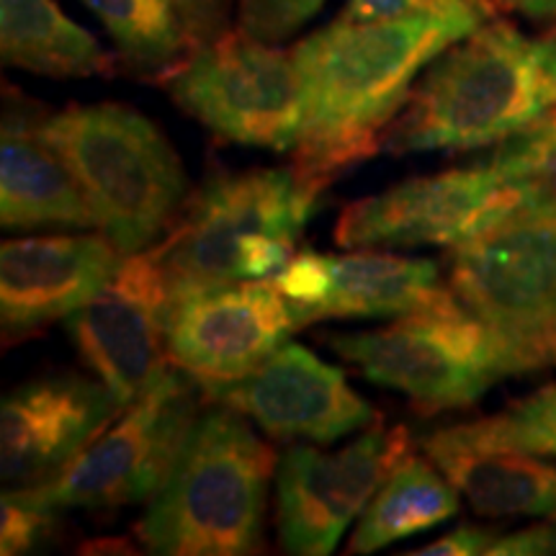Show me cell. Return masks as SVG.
I'll return each instance as SVG.
<instances>
[{
	"label": "cell",
	"mask_w": 556,
	"mask_h": 556,
	"mask_svg": "<svg viewBox=\"0 0 556 556\" xmlns=\"http://www.w3.org/2000/svg\"><path fill=\"white\" fill-rule=\"evenodd\" d=\"M495 16L479 11L417 13L374 24L330 26L291 50L302 90V124L291 152L312 191L381 152L417 78L438 54Z\"/></svg>",
	"instance_id": "cell-1"
},
{
	"label": "cell",
	"mask_w": 556,
	"mask_h": 556,
	"mask_svg": "<svg viewBox=\"0 0 556 556\" xmlns=\"http://www.w3.org/2000/svg\"><path fill=\"white\" fill-rule=\"evenodd\" d=\"M556 109V24L526 37L486 21L426 67L381 152H469L492 148Z\"/></svg>",
	"instance_id": "cell-2"
},
{
	"label": "cell",
	"mask_w": 556,
	"mask_h": 556,
	"mask_svg": "<svg viewBox=\"0 0 556 556\" xmlns=\"http://www.w3.org/2000/svg\"><path fill=\"white\" fill-rule=\"evenodd\" d=\"M276 451L238 409L206 402L137 523L144 552L248 556L266 544V500Z\"/></svg>",
	"instance_id": "cell-3"
},
{
	"label": "cell",
	"mask_w": 556,
	"mask_h": 556,
	"mask_svg": "<svg viewBox=\"0 0 556 556\" xmlns=\"http://www.w3.org/2000/svg\"><path fill=\"white\" fill-rule=\"evenodd\" d=\"M122 255L155 245L184 208V163L155 122L124 103L67 106L39 119Z\"/></svg>",
	"instance_id": "cell-4"
},
{
	"label": "cell",
	"mask_w": 556,
	"mask_h": 556,
	"mask_svg": "<svg viewBox=\"0 0 556 556\" xmlns=\"http://www.w3.org/2000/svg\"><path fill=\"white\" fill-rule=\"evenodd\" d=\"M448 287L520 374L556 366V191L536 186L451 245Z\"/></svg>",
	"instance_id": "cell-5"
},
{
	"label": "cell",
	"mask_w": 556,
	"mask_h": 556,
	"mask_svg": "<svg viewBox=\"0 0 556 556\" xmlns=\"http://www.w3.org/2000/svg\"><path fill=\"white\" fill-rule=\"evenodd\" d=\"M328 345L374 384L397 389L426 413L475 405L520 368L482 319L448 294L392 325L330 332Z\"/></svg>",
	"instance_id": "cell-6"
},
{
	"label": "cell",
	"mask_w": 556,
	"mask_h": 556,
	"mask_svg": "<svg viewBox=\"0 0 556 556\" xmlns=\"http://www.w3.org/2000/svg\"><path fill=\"white\" fill-rule=\"evenodd\" d=\"M317 199L294 165L212 173L155 242L170 302L238 283L240 248L258 235L296 242Z\"/></svg>",
	"instance_id": "cell-7"
},
{
	"label": "cell",
	"mask_w": 556,
	"mask_h": 556,
	"mask_svg": "<svg viewBox=\"0 0 556 556\" xmlns=\"http://www.w3.org/2000/svg\"><path fill=\"white\" fill-rule=\"evenodd\" d=\"M201 407L204 387L170 366L54 482L24 492L58 513L144 503L168 477Z\"/></svg>",
	"instance_id": "cell-8"
},
{
	"label": "cell",
	"mask_w": 556,
	"mask_h": 556,
	"mask_svg": "<svg viewBox=\"0 0 556 556\" xmlns=\"http://www.w3.org/2000/svg\"><path fill=\"white\" fill-rule=\"evenodd\" d=\"M173 103L219 139L294 152L302 90L291 50L227 29L163 80Z\"/></svg>",
	"instance_id": "cell-9"
},
{
	"label": "cell",
	"mask_w": 556,
	"mask_h": 556,
	"mask_svg": "<svg viewBox=\"0 0 556 556\" xmlns=\"http://www.w3.org/2000/svg\"><path fill=\"white\" fill-rule=\"evenodd\" d=\"M413 448L405 426L374 422L340 451L294 443L276 467V526L283 552L325 556L361 518L371 497Z\"/></svg>",
	"instance_id": "cell-10"
},
{
	"label": "cell",
	"mask_w": 556,
	"mask_h": 556,
	"mask_svg": "<svg viewBox=\"0 0 556 556\" xmlns=\"http://www.w3.org/2000/svg\"><path fill=\"white\" fill-rule=\"evenodd\" d=\"M533 189V184L507 180L492 160L409 178L348 204L336 225V242L348 250L451 248L520 204Z\"/></svg>",
	"instance_id": "cell-11"
},
{
	"label": "cell",
	"mask_w": 556,
	"mask_h": 556,
	"mask_svg": "<svg viewBox=\"0 0 556 556\" xmlns=\"http://www.w3.org/2000/svg\"><path fill=\"white\" fill-rule=\"evenodd\" d=\"M170 289L155 245L124 255L99 296L67 317L80 358L122 407L142 397L170 368Z\"/></svg>",
	"instance_id": "cell-12"
},
{
	"label": "cell",
	"mask_w": 556,
	"mask_h": 556,
	"mask_svg": "<svg viewBox=\"0 0 556 556\" xmlns=\"http://www.w3.org/2000/svg\"><path fill=\"white\" fill-rule=\"evenodd\" d=\"M299 328L274 281H238L176 299L168 312V358L201 387L248 377Z\"/></svg>",
	"instance_id": "cell-13"
},
{
	"label": "cell",
	"mask_w": 556,
	"mask_h": 556,
	"mask_svg": "<svg viewBox=\"0 0 556 556\" xmlns=\"http://www.w3.org/2000/svg\"><path fill=\"white\" fill-rule=\"evenodd\" d=\"M204 400L238 409L278 441L332 443L379 417L338 366L299 343H283L248 377L204 387Z\"/></svg>",
	"instance_id": "cell-14"
},
{
	"label": "cell",
	"mask_w": 556,
	"mask_h": 556,
	"mask_svg": "<svg viewBox=\"0 0 556 556\" xmlns=\"http://www.w3.org/2000/svg\"><path fill=\"white\" fill-rule=\"evenodd\" d=\"M103 381L80 374L29 379L0 407V477L5 490L50 484L122 413Z\"/></svg>",
	"instance_id": "cell-15"
},
{
	"label": "cell",
	"mask_w": 556,
	"mask_h": 556,
	"mask_svg": "<svg viewBox=\"0 0 556 556\" xmlns=\"http://www.w3.org/2000/svg\"><path fill=\"white\" fill-rule=\"evenodd\" d=\"M124 255L106 235H54L3 242L0 319L3 336L24 338L70 317L122 266Z\"/></svg>",
	"instance_id": "cell-16"
},
{
	"label": "cell",
	"mask_w": 556,
	"mask_h": 556,
	"mask_svg": "<svg viewBox=\"0 0 556 556\" xmlns=\"http://www.w3.org/2000/svg\"><path fill=\"white\" fill-rule=\"evenodd\" d=\"M420 448L479 516L556 520V464L548 456L492 446L467 422L430 430Z\"/></svg>",
	"instance_id": "cell-17"
},
{
	"label": "cell",
	"mask_w": 556,
	"mask_h": 556,
	"mask_svg": "<svg viewBox=\"0 0 556 556\" xmlns=\"http://www.w3.org/2000/svg\"><path fill=\"white\" fill-rule=\"evenodd\" d=\"M41 114L11 106L0 137V225L5 229L96 227L93 208L39 129Z\"/></svg>",
	"instance_id": "cell-18"
},
{
	"label": "cell",
	"mask_w": 556,
	"mask_h": 556,
	"mask_svg": "<svg viewBox=\"0 0 556 556\" xmlns=\"http://www.w3.org/2000/svg\"><path fill=\"white\" fill-rule=\"evenodd\" d=\"M448 294L438 266L430 261L400 258L392 253L330 255V291L304 317V325L319 319H384L426 309Z\"/></svg>",
	"instance_id": "cell-19"
},
{
	"label": "cell",
	"mask_w": 556,
	"mask_h": 556,
	"mask_svg": "<svg viewBox=\"0 0 556 556\" xmlns=\"http://www.w3.org/2000/svg\"><path fill=\"white\" fill-rule=\"evenodd\" d=\"M0 54L5 65L47 78H93L116 67L54 0H0Z\"/></svg>",
	"instance_id": "cell-20"
},
{
	"label": "cell",
	"mask_w": 556,
	"mask_h": 556,
	"mask_svg": "<svg viewBox=\"0 0 556 556\" xmlns=\"http://www.w3.org/2000/svg\"><path fill=\"white\" fill-rule=\"evenodd\" d=\"M458 513V490L430 458L413 451L389 471L384 484L361 513L348 554H374L394 541L446 523Z\"/></svg>",
	"instance_id": "cell-21"
},
{
	"label": "cell",
	"mask_w": 556,
	"mask_h": 556,
	"mask_svg": "<svg viewBox=\"0 0 556 556\" xmlns=\"http://www.w3.org/2000/svg\"><path fill=\"white\" fill-rule=\"evenodd\" d=\"M106 26L122 65L139 78L163 83L197 52L178 0H83Z\"/></svg>",
	"instance_id": "cell-22"
},
{
	"label": "cell",
	"mask_w": 556,
	"mask_h": 556,
	"mask_svg": "<svg viewBox=\"0 0 556 556\" xmlns=\"http://www.w3.org/2000/svg\"><path fill=\"white\" fill-rule=\"evenodd\" d=\"M467 428L492 446L556 458V384L541 387L503 413L467 422Z\"/></svg>",
	"instance_id": "cell-23"
},
{
	"label": "cell",
	"mask_w": 556,
	"mask_h": 556,
	"mask_svg": "<svg viewBox=\"0 0 556 556\" xmlns=\"http://www.w3.org/2000/svg\"><path fill=\"white\" fill-rule=\"evenodd\" d=\"M490 160L507 180L556 191V109L495 144Z\"/></svg>",
	"instance_id": "cell-24"
},
{
	"label": "cell",
	"mask_w": 556,
	"mask_h": 556,
	"mask_svg": "<svg viewBox=\"0 0 556 556\" xmlns=\"http://www.w3.org/2000/svg\"><path fill=\"white\" fill-rule=\"evenodd\" d=\"M60 513L34 503L24 490H5L0 500V554L18 556L37 552L52 539Z\"/></svg>",
	"instance_id": "cell-25"
},
{
	"label": "cell",
	"mask_w": 556,
	"mask_h": 556,
	"mask_svg": "<svg viewBox=\"0 0 556 556\" xmlns=\"http://www.w3.org/2000/svg\"><path fill=\"white\" fill-rule=\"evenodd\" d=\"M323 3L325 0H238V26L250 37L278 45L315 18Z\"/></svg>",
	"instance_id": "cell-26"
},
{
	"label": "cell",
	"mask_w": 556,
	"mask_h": 556,
	"mask_svg": "<svg viewBox=\"0 0 556 556\" xmlns=\"http://www.w3.org/2000/svg\"><path fill=\"white\" fill-rule=\"evenodd\" d=\"M270 281H274L278 294L287 299L296 325L302 328L307 312L317 307L330 291V255L304 250V253L294 255L276 276H270Z\"/></svg>",
	"instance_id": "cell-27"
},
{
	"label": "cell",
	"mask_w": 556,
	"mask_h": 556,
	"mask_svg": "<svg viewBox=\"0 0 556 556\" xmlns=\"http://www.w3.org/2000/svg\"><path fill=\"white\" fill-rule=\"evenodd\" d=\"M446 11H479L495 16V3L492 0H345V9L338 21L374 24V21H394L417 16V13Z\"/></svg>",
	"instance_id": "cell-28"
},
{
	"label": "cell",
	"mask_w": 556,
	"mask_h": 556,
	"mask_svg": "<svg viewBox=\"0 0 556 556\" xmlns=\"http://www.w3.org/2000/svg\"><path fill=\"white\" fill-rule=\"evenodd\" d=\"M500 533L495 528L486 526H458L454 531L446 533L443 539L433 541V544L417 548V552H407L415 556H471V554H490Z\"/></svg>",
	"instance_id": "cell-29"
},
{
	"label": "cell",
	"mask_w": 556,
	"mask_h": 556,
	"mask_svg": "<svg viewBox=\"0 0 556 556\" xmlns=\"http://www.w3.org/2000/svg\"><path fill=\"white\" fill-rule=\"evenodd\" d=\"M184 16L189 21L197 50L206 41L217 39L229 29V5L232 0H178Z\"/></svg>",
	"instance_id": "cell-30"
},
{
	"label": "cell",
	"mask_w": 556,
	"mask_h": 556,
	"mask_svg": "<svg viewBox=\"0 0 556 556\" xmlns=\"http://www.w3.org/2000/svg\"><path fill=\"white\" fill-rule=\"evenodd\" d=\"M556 554V520L500 536L490 556H544Z\"/></svg>",
	"instance_id": "cell-31"
},
{
	"label": "cell",
	"mask_w": 556,
	"mask_h": 556,
	"mask_svg": "<svg viewBox=\"0 0 556 556\" xmlns=\"http://www.w3.org/2000/svg\"><path fill=\"white\" fill-rule=\"evenodd\" d=\"M507 11L523 13L533 21H554L556 24V0H492Z\"/></svg>",
	"instance_id": "cell-32"
}]
</instances>
